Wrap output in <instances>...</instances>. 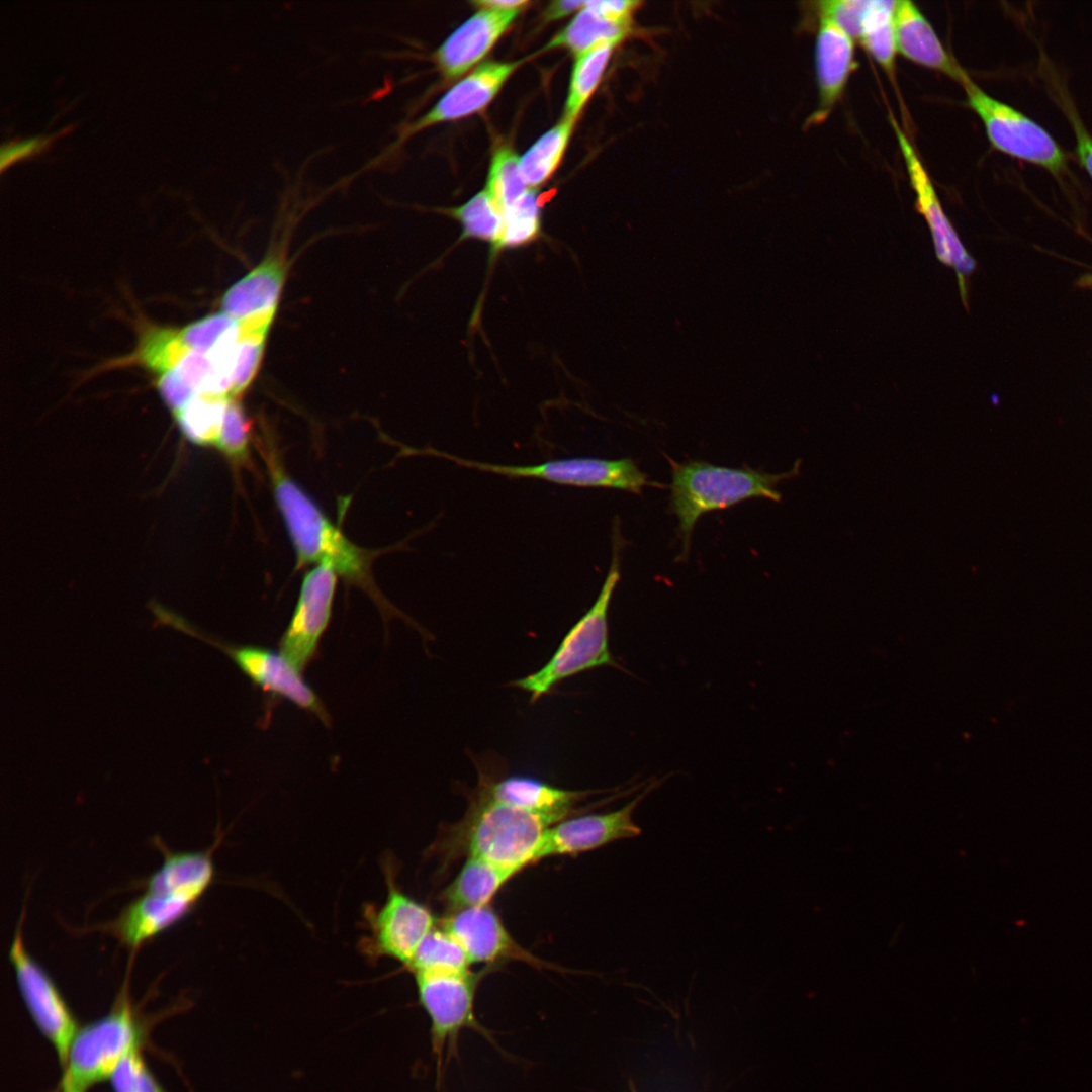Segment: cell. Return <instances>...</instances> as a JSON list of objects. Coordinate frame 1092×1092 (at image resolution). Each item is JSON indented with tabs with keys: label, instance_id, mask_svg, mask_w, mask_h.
<instances>
[{
	"label": "cell",
	"instance_id": "6da1fadb",
	"mask_svg": "<svg viewBox=\"0 0 1092 1092\" xmlns=\"http://www.w3.org/2000/svg\"><path fill=\"white\" fill-rule=\"evenodd\" d=\"M256 446L266 468L277 507L297 555V566L328 564L349 584L360 587L385 619L405 618L381 594L372 576L374 552L350 541L285 471L275 445L266 437Z\"/></svg>",
	"mask_w": 1092,
	"mask_h": 1092
},
{
	"label": "cell",
	"instance_id": "7a4b0ae2",
	"mask_svg": "<svg viewBox=\"0 0 1092 1092\" xmlns=\"http://www.w3.org/2000/svg\"><path fill=\"white\" fill-rule=\"evenodd\" d=\"M549 826L537 815L495 802L475 790L465 815L446 832L442 850L446 857H479L517 874L534 863Z\"/></svg>",
	"mask_w": 1092,
	"mask_h": 1092
},
{
	"label": "cell",
	"instance_id": "3957f363",
	"mask_svg": "<svg viewBox=\"0 0 1092 1092\" xmlns=\"http://www.w3.org/2000/svg\"><path fill=\"white\" fill-rule=\"evenodd\" d=\"M671 467L670 511L678 520L684 557L688 554L696 523L704 514L730 508L749 498L781 502L778 484L800 472L801 461L785 473L771 474L743 467L717 466L705 461L678 463L667 457Z\"/></svg>",
	"mask_w": 1092,
	"mask_h": 1092
},
{
	"label": "cell",
	"instance_id": "277c9868",
	"mask_svg": "<svg viewBox=\"0 0 1092 1092\" xmlns=\"http://www.w3.org/2000/svg\"><path fill=\"white\" fill-rule=\"evenodd\" d=\"M622 547L623 538L619 521L616 519L612 533L611 564L595 603L571 627L542 668L511 682V686L530 693L531 702L550 693L562 680L580 672L600 666L621 668L609 648L608 613L612 596L621 577Z\"/></svg>",
	"mask_w": 1092,
	"mask_h": 1092
},
{
	"label": "cell",
	"instance_id": "5b68a950",
	"mask_svg": "<svg viewBox=\"0 0 1092 1092\" xmlns=\"http://www.w3.org/2000/svg\"><path fill=\"white\" fill-rule=\"evenodd\" d=\"M142 1041L141 1024L124 985L108 1014L78 1028L61 1082L86 1092L90 1086L109 1079L125 1057L140 1051Z\"/></svg>",
	"mask_w": 1092,
	"mask_h": 1092
},
{
	"label": "cell",
	"instance_id": "8992f818",
	"mask_svg": "<svg viewBox=\"0 0 1092 1092\" xmlns=\"http://www.w3.org/2000/svg\"><path fill=\"white\" fill-rule=\"evenodd\" d=\"M411 453L444 458L459 466L511 478H535L575 487L613 488L641 494L646 486L664 487L649 480L631 458L572 457L533 465H506L474 461L433 448L410 449Z\"/></svg>",
	"mask_w": 1092,
	"mask_h": 1092
},
{
	"label": "cell",
	"instance_id": "52a82bcc",
	"mask_svg": "<svg viewBox=\"0 0 1092 1092\" xmlns=\"http://www.w3.org/2000/svg\"><path fill=\"white\" fill-rule=\"evenodd\" d=\"M489 970L413 974L419 1003L430 1020V1040L438 1070L444 1054L453 1051L464 1029L487 1035L475 1016L474 1002L479 983Z\"/></svg>",
	"mask_w": 1092,
	"mask_h": 1092
},
{
	"label": "cell",
	"instance_id": "ba28073f",
	"mask_svg": "<svg viewBox=\"0 0 1092 1092\" xmlns=\"http://www.w3.org/2000/svg\"><path fill=\"white\" fill-rule=\"evenodd\" d=\"M961 85L971 109L980 117L991 145L1013 158L1060 174L1066 156L1054 138L1035 121L987 94L969 75Z\"/></svg>",
	"mask_w": 1092,
	"mask_h": 1092
},
{
	"label": "cell",
	"instance_id": "9c48e42d",
	"mask_svg": "<svg viewBox=\"0 0 1092 1092\" xmlns=\"http://www.w3.org/2000/svg\"><path fill=\"white\" fill-rule=\"evenodd\" d=\"M163 623L217 647L254 685L312 713L324 724H330L329 712L317 694L281 652L261 646L222 643L202 634L171 613L165 616Z\"/></svg>",
	"mask_w": 1092,
	"mask_h": 1092
},
{
	"label": "cell",
	"instance_id": "30bf717a",
	"mask_svg": "<svg viewBox=\"0 0 1092 1092\" xmlns=\"http://www.w3.org/2000/svg\"><path fill=\"white\" fill-rule=\"evenodd\" d=\"M387 869V896L379 906L365 910L368 935L362 948L371 959L389 958L405 968L438 919L428 906L404 893Z\"/></svg>",
	"mask_w": 1092,
	"mask_h": 1092
},
{
	"label": "cell",
	"instance_id": "8fae6325",
	"mask_svg": "<svg viewBox=\"0 0 1092 1092\" xmlns=\"http://www.w3.org/2000/svg\"><path fill=\"white\" fill-rule=\"evenodd\" d=\"M22 912L9 949L18 989L33 1021L54 1046L59 1062L66 1063L77 1022L53 979L31 957L24 944Z\"/></svg>",
	"mask_w": 1092,
	"mask_h": 1092
},
{
	"label": "cell",
	"instance_id": "7c38bea8",
	"mask_svg": "<svg viewBox=\"0 0 1092 1092\" xmlns=\"http://www.w3.org/2000/svg\"><path fill=\"white\" fill-rule=\"evenodd\" d=\"M657 783L648 784L631 801L617 810L573 816L549 826L537 849L534 863L553 856L577 855L609 843L641 834L633 814Z\"/></svg>",
	"mask_w": 1092,
	"mask_h": 1092
},
{
	"label": "cell",
	"instance_id": "4fadbf2b",
	"mask_svg": "<svg viewBox=\"0 0 1092 1092\" xmlns=\"http://www.w3.org/2000/svg\"><path fill=\"white\" fill-rule=\"evenodd\" d=\"M338 574L314 565L303 577L291 620L279 640L280 652L302 673L314 659L332 616Z\"/></svg>",
	"mask_w": 1092,
	"mask_h": 1092
},
{
	"label": "cell",
	"instance_id": "5bb4252c",
	"mask_svg": "<svg viewBox=\"0 0 1092 1092\" xmlns=\"http://www.w3.org/2000/svg\"><path fill=\"white\" fill-rule=\"evenodd\" d=\"M522 62L523 60L489 61L481 64L449 89L428 112L403 126L399 130L397 140L381 155L369 162L365 168L380 164L404 141L427 127L440 122L457 120L484 109Z\"/></svg>",
	"mask_w": 1092,
	"mask_h": 1092
},
{
	"label": "cell",
	"instance_id": "9a60e30c",
	"mask_svg": "<svg viewBox=\"0 0 1092 1092\" xmlns=\"http://www.w3.org/2000/svg\"><path fill=\"white\" fill-rule=\"evenodd\" d=\"M438 922L457 939L471 964L519 961L537 969L551 968L516 941L491 904L448 911Z\"/></svg>",
	"mask_w": 1092,
	"mask_h": 1092
},
{
	"label": "cell",
	"instance_id": "2e32d148",
	"mask_svg": "<svg viewBox=\"0 0 1092 1092\" xmlns=\"http://www.w3.org/2000/svg\"><path fill=\"white\" fill-rule=\"evenodd\" d=\"M891 124L906 165L910 184L915 192L916 208L924 216L930 229L938 259L956 269L962 296L966 300L965 277L974 270L975 262L967 254L945 215L933 183L912 144L892 117Z\"/></svg>",
	"mask_w": 1092,
	"mask_h": 1092
},
{
	"label": "cell",
	"instance_id": "e0dca14e",
	"mask_svg": "<svg viewBox=\"0 0 1092 1092\" xmlns=\"http://www.w3.org/2000/svg\"><path fill=\"white\" fill-rule=\"evenodd\" d=\"M476 791L489 799L537 815L553 825L570 817L575 804L598 791H570L528 776L493 778L479 770Z\"/></svg>",
	"mask_w": 1092,
	"mask_h": 1092
},
{
	"label": "cell",
	"instance_id": "ac0fdd59",
	"mask_svg": "<svg viewBox=\"0 0 1092 1092\" xmlns=\"http://www.w3.org/2000/svg\"><path fill=\"white\" fill-rule=\"evenodd\" d=\"M521 10L480 9L462 23L434 54L447 79H456L476 65L510 28Z\"/></svg>",
	"mask_w": 1092,
	"mask_h": 1092
},
{
	"label": "cell",
	"instance_id": "d6986e66",
	"mask_svg": "<svg viewBox=\"0 0 1092 1092\" xmlns=\"http://www.w3.org/2000/svg\"><path fill=\"white\" fill-rule=\"evenodd\" d=\"M195 905L183 897L145 890L104 929L133 954L144 943L181 921Z\"/></svg>",
	"mask_w": 1092,
	"mask_h": 1092
},
{
	"label": "cell",
	"instance_id": "ffe728a7",
	"mask_svg": "<svg viewBox=\"0 0 1092 1092\" xmlns=\"http://www.w3.org/2000/svg\"><path fill=\"white\" fill-rule=\"evenodd\" d=\"M819 107L811 121L827 118L841 99L851 73L856 68L854 40L831 19L819 15L815 49Z\"/></svg>",
	"mask_w": 1092,
	"mask_h": 1092
},
{
	"label": "cell",
	"instance_id": "44dd1931",
	"mask_svg": "<svg viewBox=\"0 0 1092 1092\" xmlns=\"http://www.w3.org/2000/svg\"><path fill=\"white\" fill-rule=\"evenodd\" d=\"M894 21L897 52L920 66L962 83L967 72L946 52L933 27L914 3L897 1Z\"/></svg>",
	"mask_w": 1092,
	"mask_h": 1092
},
{
	"label": "cell",
	"instance_id": "7402d4cb",
	"mask_svg": "<svg viewBox=\"0 0 1092 1092\" xmlns=\"http://www.w3.org/2000/svg\"><path fill=\"white\" fill-rule=\"evenodd\" d=\"M285 276L284 259L268 255L226 290L220 302L222 312L239 322L275 315Z\"/></svg>",
	"mask_w": 1092,
	"mask_h": 1092
},
{
	"label": "cell",
	"instance_id": "603a6c76",
	"mask_svg": "<svg viewBox=\"0 0 1092 1092\" xmlns=\"http://www.w3.org/2000/svg\"><path fill=\"white\" fill-rule=\"evenodd\" d=\"M161 867L145 883V890L164 892L197 904L214 878L211 854L205 851L172 852L163 848Z\"/></svg>",
	"mask_w": 1092,
	"mask_h": 1092
},
{
	"label": "cell",
	"instance_id": "cb8c5ba5",
	"mask_svg": "<svg viewBox=\"0 0 1092 1092\" xmlns=\"http://www.w3.org/2000/svg\"><path fill=\"white\" fill-rule=\"evenodd\" d=\"M516 873L485 859L467 856L461 870L446 886L441 899L448 911L491 904Z\"/></svg>",
	"mask_w": 1092,
	"mask_h": 1092
},
{
	"label": "cell",
	"instance_id": "d4e9b609",
	"mask_svg": "<svg viewBox=\"0 0 1092 1092\" xmlns=\"http://www.w3.org/2000/svg\"><path fill=\"white\" fill-rule=\"evenodd\" d=\"M632 18L615 19L586 4L544 49L565 48L578 55L606 42L619 44L631 32Z\"/></svg>",
	"mask_w": 1092,
	"mask_h": 1092
},
{
	"label": "cell",
	"instance_id": "484cf974",
	"mask_svg": "<svg viewBox=\"0 0 1092 1092\" xmlns=\"http://www.w3.org/2000/svg\"><path fill=\"white\" fill-rule=\"evenodd\" d=\"M575 121L564 118L540 136L519 160V171L529 189L544 183L559 165Z\"/></svg>",
	"mask_w": 1092,
	"mask_h": 1092
},
{
	"label": "cell",
	"instance_id": "4316f807",
	"mask_svg": "<svg viewBox=\"0 0 1092 1092\" xmlns=\"http://www.w3.org/2000/svg\"><path fill=\"white\" fill-rule=\"evenodd\" d=\"M230 395L200 393L175 412L180 431L192 443L216 446Z\"/></svg>",
	"mask_w": 1092,
	"mask_h": 1092
},
{
	"label": "cell",
	"instance_id": "83f0119b",
	"mask_svg": "<svg viewBox=\"0 0 1092 1092\" xmlns=\"http://www.w3.org/2000/svg\"><path fill=\"white\" fill-rule=\"evenodd\" d=\"M445 212L457 219L462 228L456 245L468 239H476L489 244L490 254L495 250L503 233L504 216L486 188L464 204Z\"/></svg>",
	"mask_w": 1092,
	"mask_h": 1092
},
{
	"label": "cell",
	"instance_id": "f1b7e54d",
	"mask_svg": "<svg viewBox=\"0 0 1092 1092\" xmlns=\"http://www.w3.org/2000/svg\"><path fill=\"white\" fill-rule=\"evenodd\" d=\"M190 351L184 345L180 329L143 324L138 347L126 363H134L162 374L171 370Z\"/></svg>",
	"mask_w": 1092,
	"mask_h": 1092
},
{
	"label": "cell",
	"instance_id": "f546056e",
	"mask_svg": "<svg viewBox=\"0 0 1092 1092\" xmlns=\"http://www.w3.org/2000/svg\"><path fill=\"white\" fill-rule=\"evenodd\" d=\"M897 1H871L859 41L890 76L895 72L897 54L894 14Z\"/></svg>",
	"mask_w": 1092,
	"mask_h": 1092
},
{
	"label": "cell",
	"instance_id": "4dcf8cb0",
	"mask_svg": "<svg viewBox=\"0 0 1092 1092\" xmlns=\"http://www.w3.org/2000/svg\"><path fill=\"white\" fill-rule=\"evenodd\" d=\"M617 43L606 42L576 55L564 118L575 121L597 89Z\"/></svg>",
	"mask_w": 1092,
	"mask_h": 1092
},
{
	"label": "cell",
	"instance_id": "1f68e13d",
	"mask_svg": "<svg viewBox=\"0 0 1092 1092\" xmlns=\"http://www.w3.org/2000/svg\"><path fill=\"white\" fill-rule=\"evenodd\" d=\"M470 966L471 962L463 947L438 922L422 940L406 969L412 974L418 972H465L471 970Z\"/></svg>",
	"mask_w": 1092,
	"mask_h": 1092
},
{
	"label": "cell",
	"instance_id": "d6a6232c",
	"mask_svg": "<svg viewBox=\"0 0 1092 1092\" xmlns=\"http://www.w3.org/2000/svg\"><path fill=\"white\" fill-rule=\"evenodd\" d=\"M274 315L239 322L240 335L230 396L240 397L256 377Z\"/></svg>",
	"mask_w": 1092,
	"mask_h": 1092
},
{
	"label": "cell",
	"instance_id": "836d02e7",
	"mask_svg": "<svg viewBox=\"0 0 1092 1092\" xmlns=\"http://www.w3.org/2000/svg\"><path fill=\"white\" fill-rule=\"evenodd\" d=\"M503 216L502 237L489 256L490 264H493L502 251L527 246L540 237L541 210L536 190L529 189L503 211Z\"/></svg>",
	"mask_w": 1092,
	"mask_h": 1092
},
{
	"label": "cell",
	"instance_id": "e575fe53",
	"mask_svg": "<svg viewBox=\"0 0 1092 1092\" xmlns=\"http://www.w3.org/2000/svg\"><path fill=\"white\" fill-rule=\"evenodd\" d=\"M239 322L224 312L207 315L180 329L181 339L190 352L210 355L221 346L237 342Z\"/></svg>",
	"mask_w": 1092,
	"mask_h": 1092
},
{
	"label": "cell",
	"instance_id": "d590c367",
	"mask_svg": "<svg viewBox=\"0 0 1092 1092\" xmlns=\"http://www.w3.org/2000/svg\"><path fill=\"white\" fill-rule=\"evenodd\" d=\"M519 160L517 154L506 146L496 149L492 156L486 189L502 211L529 190L520 174Z\"/></svg>",
	"mask_w": 1092,
	"mask_h": 1092
},
{
	"label": "cell",
	"instance_id": "8d00e7d4",
	"mask_svg": "<svg viewBox=\"0 0 1092 1092\" xmlns=\"http://www.w3.org/2000/svg\"><path fill=\"white\" fill-rule=\"evenodd\" d=\"M251 420L240 397H230L216 448L236 465L250 463Z\"/></svg>",
	"mask_w": 1092,
	"mask_h": 1092
},
{
	"label": "cell",
	"instance_id": "74e56055",
	"mask_svg": "<svg viewBox=\"0 0 1092 1092\" xmlns=\"http://www.w3.org/2000/svg\"><path fill=\"white\" fill-rule=\"evenodd\" d=\"M871 0H826L818 2L819 15L831 19L853 40L861 34Z\"/></svg>",
	"mask_w": 1092,
	"mask_h": 1092
},
{
	"label": "cell",
	"instance_id": "f35d334b",
	"mask_svg": "<svg viewBox=\"0 0 1092 1092\" xmlns=\"http://www.w3.org/2000/svg\"><path fill=\"white\" fill-rule=\"evenodd\" d=\"M56 136L58 133L40 134L3 144L0 152L1 172L20 160L42 153L56 140Z\"/></svg>",
	"mask_w": 1092,
	"mask_h": 1092
},
{
	"label": "cell",
	"instance_id": "ab89813d",
	"mask_svg": "<svg viewBox=\"0 0 1092 1092\" xmlns=\"http://www.w3.org/2000/svg\"><path fill=\"white\" fill-rule=\"evenodd\" d=\"M157 389L165 404L173 412L185 406L197 393L173 370L159 374Z\"/></svg>",
	"mask_w": 1092,
	"mask_h": 1092
},
{
	"label": "cell",
	"instance_id": "60d3db41",
	"mask_svg": "<svg viewBox=\"0 0 1092 1092\" xmlns=\"http://www.w3.org/2000/svg\"><path fill=\"white\" fill-rule=\"evenodd\" d=\"M1076 139V154L1081 165L1092 178V135L1074 110H1067Z\"/></svg>",
	"mask_w": 1092,
	"mask_h": 1092
},
{
	"label": "cell",
	"instance_id": "b9f144b4",
	"mask_svg": "<svg viewBox=\"0 0 1092 1092\" xmlns=\"http://www.w3.org/2000/svg\"><path fill=\"white\" fill-rule=\"evenodd\" d=\"M586 4L609 17L626 19L632 18L633 12L638 8L640 2L628 0H592L586 1Z\"/></svg>",
	"mask_w": 1092,
	"mask_h": 1092
},
{
	"label": "cell",
	"instance_id": "7bdbcfd3",
	"mask_svg": "<svg viewBox=\"0 0 1092 1092\" xmlns=\"http://www.w3.org/2000/svg\"><path fill=\"white\" fill-rule=\"evenodd\" d=\"M584 4L585 1L577 0L554 1L547 7L544 16L547 20L560 19L576 10H581Z\"/></svg>",
	"mask_w": 1092,
	"mask_h": 1092
},
{
	"label": "cell",
	"instance_id": "ee69618b",
	"mask_svg": "<svg viewBox=\"0 0 1092 1092\" xmlns=\"http://www.w3.org/2000/svg\"><path fill=\"white\" fill-rule=\"evenodd\" d=\"M528 3L529 2L525 0H479L472 2V4L480 9L497 11L522 10Z\"/></svg>",
	"mask_w": 1092,
	"mask_h": 1092
},
{
	"label": "cell",
	"instance_id": "f6af8a7d",
	"mask_svg": "<svg viewBox=\"0 0 1092 1092\" xmlns=\"http://www.w3.org/2000/svg\"><path fill=\"white\" fill-rule=\"evenodd\" d=\"M60 1087L62 1089V1092H84L67 1083L60 1082Z\"/></svg>",
	"mask_w": 1092,
	"mask_h": 1092
}]
</instances>
